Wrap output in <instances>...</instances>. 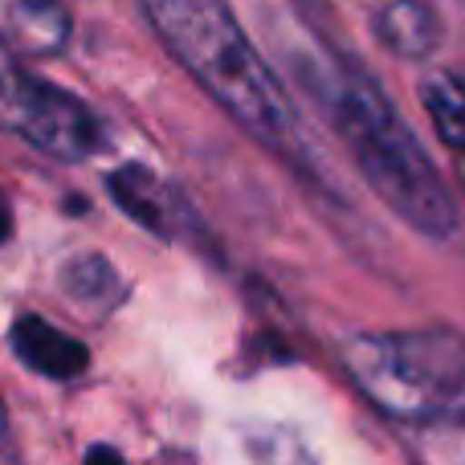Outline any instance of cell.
<instances>
[{"label":"cell","instance_id":"6da1fadb","mask_svg":"<svg viewBox=\"0 0 465 465\" xmlns=\"http://www.w3.org/2000/svg\"><path fill=\"white\" fill-rule=\"evenodd\" d=\"M155 37L232 123L282 155L302 147L298 111L229 0H139Z\"/></svg>","mask_w":465,"mask_h":465},{"label":"cell","instance_id":"7a4b0ae2","mask_svg":"<svg viewBox=\"0 0 465 465\" xmlns=\"http://www.w3.org/2000/svg\"><path fill=\"white\" fill-rule=\"evenodd\" d=\"M314 94L327 106L331 127L347 143L355 168L371 184V193L401 221H409L425 237H450L458 229V201L433 168L417 131L401 119L392 98L355 65H327L314 78Z\"/></svg>","mask_w":465,"mask_h":465},{"label":"cell","instance_id":"3957f363","mask_svg":"<svg viewBox=\"0 0 465 465\" xmlns=\"http://www.w3.org/2000/svg\"><path fill=\"white\" fill-rule=\"evenodd\" d=\"M343 368L396 420H437L465 404V335L453 327L355 335L343 347Z\"/></svg>","mask_w":465,"mask_h":465},{"label":"cell","instance_id":"277c9868","mask_svg":"<svg viewBox=\"0 0 465 465\" xmlns=\"http://www.w3.org/2000/svg\"><path fill=\"white\" fill-rule=\"evenodd\" d=\"M0 131H13L16 139L65 163L86 160L103 139L94 111L82 98L25 70L5 37H0Z\"/></svg>","mask_w":465,"mask_h":465},{"label":"cell","instance_id":"5b68a950","mask_svg":"<svg viewBox=\"0 0 465 465\" xmlns=\"http://www.w3.org/2000/svg\"><path fill=\"white\" fill-rule=\"evenodd\" d=\"M13 347L33 371H41V376H49V380L82 376L90 363L86 343H78L74 335L49 327L41 314H21V319L13 322Z\"/></svg>","mask_w":465,"mask_h":465},{"label":"cell","instance_id":"8992f818","mask_svg":"<svg viewBox=\"0 0 465 465\" xmlns=\"http://www.w3.org/2000/svg\"><path fill=\"white\" fill-rule=\"evenodd\" d=\"M376 37L404 62H425L441 45V16L429 0H388L376 16Z\"/></svg>","mask_w":465,"mask_h":465},{"label":"cell","instance_id":"52a82bcc","mask_svg":"<svg viewBox=\"0 0 465 465\" xmlns=\"http://www.w3.org/2000/svg\"><path fill=\"white\" fill-rule=\"evenodd\" d=\"M70 41V13L62 0H16L5 21V45L16 57H49Z\"/></svg>","mask_w":465,"mask_h":465},{"label":"cell","instance_id":"ba28073f","mask_svg":"<svg viewBox=\"0 0 465 465\" xmlns=\"http://www.w3.org/2000/svg\"><path fill=\"white\" fill-rule=\"evenodd\" d=\"M111 196L119 201V209H127L139 225L152 232H176V213H172V193L139 163L111 172Z\"/></svg>","mask_w":465,"mask_h":465},{"label":"cell","instance_id":"9c48e42d","mask_svg":"<svg viewBox=\"0 0 465 465\" xmlns=\"http://www.w3.org/2000/svg\"><path fill=\"white\" fill-rule=\"evenodd\" d=\"M420 106L433 119L437 135L465 152V78L453 70H433L420 82Z\"/></svg>","mask_w":465,"mask_h":465},{"label":"cell","instance_id":"30bf717a","mask_svg":"<svg viewBox=\"0 0 465 465\" xmlns=\"http://www.w3.org/2000/svg\"><path fill=\"white\" fill-rule=\"evenodd\" d=\"M62 282H65V290L86 306H114L123 298L119 278H114V270L98 253L74 257V262L62 270Z\"/></svg>","mask_w":465,"mask_h":465},{"label":"cell","instance_id":"8fae6325","mask_svg":"<svg viewBox=\"0 0 465 465\" xmlns=\"http://www.w3.org/2000/svg\"><path fill=\"white\" fill-rule=\"evenodd\" d=\"M86 465H127V461H123L111 445H94V450L86 453Z\"/></svg>","mask_w":465,"mask_h":465},{"label":"cell","instance_id":"7c38bea8","mask_svg":"<svg viewBox=\"0 0 465 465\" xmlns=\"http://www.w3.org/2000/svg\"><path fill=\"white\" fill-rule=\"evenodd\" d=\"M8 232H13V213H8V204L0 201V245L8 241Z\"/></svg>","mask_w":465,"mask_h":465},{"label":"cell","instance_id":"4fadbf2b","mask_svg":"<svg viewBox=\"0 0 465 465\" xmlns=\"http://www.w3.org/2000/svg\"><path fill=\"white\" fill-rule=\"evenodd\" d=\"M265 465H311V461H302V458H270Z\"/></svg>","mask_w":465,"mask_h":465}]
</instances>
